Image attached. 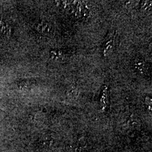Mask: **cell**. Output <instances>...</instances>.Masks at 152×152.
Masks as SVG:
<instances>
[{
  "instance_id": "1",
  "label": "cell",
  "mask_w": 152,
  "mask_h": 152,
  "mask_svg": "<svg viewBox=\"0 0 152 152\" xmlns=\"http://www.w3.org/2000/svg\"><path fill=\"white\" fill-rule=\"evenodd\" d=\"M0 34L5 37H10L11 34V26L0 19Z\"/></svg>"
},
{
  "instance_id": "2",
  "label": "cell",
  "mask_w": 152,
  "mask_h": 152,
  "mask_svg": "<svg viewBox=\"0 0 152 152\" xmlns=\"http://www.w3.org/2000/svg\"><path fill=\"white\" fill-rule=\"evenodd\" d=\"M37 30L38 32L44 34H49L51 31V27L50 24L46 22H41L38 24L37 27Z\"/></svg>"
}]
</instances>
